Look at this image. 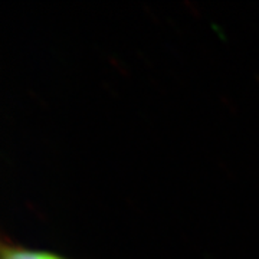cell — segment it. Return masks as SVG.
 <instances>
[{
	"label": "cell",
	"mask_w": 259,
	"mask_h": 259,
	"mask_svg": "<svg viewBox=\"0 0 259 259\" xmlns=\"http://www.w3.org/2000/svg\"><path fill=\"white\" fill-rule=\"evenodd\" d=\"M2 259H68L48 250L30 249L25 246H19L13 243H3L2 248Z\"/></svg>",
	"instance_id": "1"
}]
</instances>
